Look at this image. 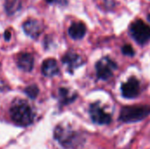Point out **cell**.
<instances>
[{
    "mask_svg": "<svg viewBox=\"0 0 150 149\" xmlns=\"http://www.w3.org/2000/svg\"><path fill=\"white\" fill-rule=\"evenodd\" d=\"M10 113L11 119L18 126H27L33 121V112L25 100H16L11 107Z\"/></svg>",
    "mask_w": 150,
    "mask_h": 149,
    "instance_id": "6da1fadb",
    "label": "cell"
},
{
    "mask_svg": "<svg viewBox=\"0 0 150 149\" xmlns=\"http://www.w3.org/2000/svg\"><path fill=\"white\" fill-rule=\"evenodd\" d=\"M149 115V105H130L120 110L119 119L125 123H134L142 121Z\"/></svg>",
    "mask_w": 150,
    "mask_h": 149,
    "instance_id": "7a4b0ae2",
    "label": "cell"
},
{
    "mask_svg": "<svg viewBox=\"0 0 150 149\" xmlns=\"http://www.w3.org/2000/svg\"><path fill=\"white\" fill-rule=\"evenodd\" d=\"M54 138L65 148H74L78 143V134L69 126L59 125L54 129Z\"/></svg>",
    "mask_w": 150,
    "mask_h": 149,
    "instance_id": "3957f363",
    "label": "cell"
},
{
    "mask_svg": "<svg viewBox=\"0 0 150 149\" xmlns=\"http://www.w3.org/2000/svg\"><path fill=\"white\" fill-rule=\"evenodd\" d=\"M130 33L139 44H145L150 40V26L142 20H136L130 26Z\"/></svg>",
    "mask_w": 150,
    "mask_h": 149,
    "instance_id": "277c9868",
    "label": "cell"
},
{
    "mask_svg": "<svg viewBox=\"0 0 150 149\" xmlns=\"http://www.w3.org/2000/svg\"><path fill=\"white\" fill-rule=\"evenodd\" d=\"M117 68L116 63L109 57H104L99 60L96 64L97 76L99 79L108 80L113 74V71Z\"/></svg>",
    "mask_w": 150,
    "mask_h": 149,
    "instance_id": "5b68a950",
    "label": "cell"
},
{
    "mask_svg": "<svg viewBox=\"0 0 150 149\" xmlns=\"http://www.w3.org/2000/svg\"><path fill=\"white\" fill-rule=\"evenodd\" d=\"M90 115L92 121L98 125H108L112 122V117L98 104H92L90 107Z\"/></svg>",
    "mask_w": 150,
    "mask_h": 149,
    "instance_id": "8992f818",
    "label": "cell"
},
{
    "mask_svg": "<svg viewBox=\"0 0 150 149\" xmlns=\"http://www.w3.org/2000/svg\"><path fill=\"white\" fill-rule=\"evenodd\" d=\"M122 95L126 98H134L140 93V83L135 77L128 79L121 86Z\"/></svg>",
    "mask_w": 150,
    "mask_h": 149,
    "instance_id": "52a82bcc",
    "label": "cell"
},
{
    "mask_svg": "<svg viewBox=\"0 0 150 149\" xmlns=\"http://www.w3.org/2000/svg\"><path fill=\"white\" fill-rule=\"evenodd\" d=\"M25 32L33 39H36L42 32V25L37 19H28L23 25Z\"/></svg>",
    "mask_w": 150,
    "mask_h": 149,
    "instance_id": "ba28073f",
    "label": "cell"
},
{
    "mask_svg": "<svg viewBox=\"0 0 150 149\" xmlns=\"http://www.w3.org/2000/svg\"><path fill=\"white\" fill-rule=\"evenodd\" d=\"M62 62L69 68V70H73L83 64V60L77 54L74 52H69L63 56Z\"/></svg>",
    "mask_w": 150,
    "mask_h": 149,
    "instance_id": "9c48e42d",
    "label": "cell"
},
{
    "mask_svg": "<svg viewBox=\"0 0 150 149\" xmlns=\"http://www.w3.org/2000/svg\"><path fill=\"white\" fill-rule=\"evenodd\" d=\"M34 59L29 53H22L18 57V66L24 71H31L33 68Z\"/></svg>",
    "mask_w": 150,
    "mask_h": 149,
    "instance_id": "30bf717a",
    "label": "cell"
},
{
    "mask_svg": "<svg viewBox=\"0 0 150 149\" xmlns=\"http://www.w3.org/2000/svg\"><path fill=\"white\" fill-rule=\"evenodd\" d=\"M41 71L46 76H54L59 73V68L54 59H47L43 61L41 66Z\"/></svg>",
    "mask_w": 150,
    "mask_h": 149,
    "instance_id": "8fae6325",
    "label": "cell"
},
{
    "mask_svg": "<svg viewBox=\"0 0 150 149\" xmlns=\"http://www.w3.org/2000/svg\"><path fill=\"white\" fill-rule=\"evenodd\" d=\"M86 33V26L83 22H75L69 28V34L74 40L82 39Z\"/></svg>",
    "mask_w": 150,
    "mask_h": 149,
    "instance_id": "7c38bea8",
    "label": "cell"
},
{
    "mask_svg": "<svg viewBox=\"0 0 150 149\" xmlns=\"http://www.w3.org/2000/svg\"><path fill=\"white\" fill-rule=\"evenodd\" d=\"M21 8L20 0H5L4 9L9 15H13Z\"/></svg>",
    "mask_w": 150,
    "mask_h": 149,
    "instance_id": "4fadbf2b",
    "label": "cell"
},
{
    "mask_svg": "<svg viewBox=\"0 0 150 149\" xmlns=\"http://www.w3.org/2000/svg\"><path fill=\"white\" fill-rule=\"evenodd\" d=\"M59 91H60V98H61V101L64 105H67V104L71 103L76 98V95H71L70 92L67 89L62 88V89H60Z\"/></svg>",
    "mask_w": 150,
    "mask_h": 149,
    "instance_id": "5bb4252c",
    "label": "cell"
},
{
    "mask_svg": "<svg viewBox=\"0 0 150 149\" xmlns=\"http://www.w3.org/2000/svg\"><path fill=\"white\" fill-rule=\"evenodd\" d=\"M25 94H26L30 98L34 99V98L38 96V94H39V89H38V87H37L36 85L33 84V85H30V86H28L27 88H25Z\"/></svg>",
    "mask_w": 150,
    "mask_h": 149,
    "instance_id": "9a60e30c",
    "label": "cell"
},
{
    "mask_svg": "<svg viewBox=\"0 0 150 149\" xmlns=\"http://www.w3.org/2000/svg\"><path fill=\"white\" fill-rule=\"evenodd\" d=\"M122 53H123L125 55H128V56H133V55H134V48L132 47V46H130V45H125V46L122 47Z\"/></svg>",
    "mask_w": 150,
    "mask_h": 149,
    "instance_id": "2e32d148",
    "label": "cell"
},
{
    "mask_svg": "<svg viewBox=\"0 0 150 149\" xmlns=\"http://www.w3.org/2000/svg\"><path fill=\"white\" fill-rule=\"evenodd\" d=\"M11 32H10L9 31H6V32H4V39H5L6 40H9L11 39Z\"/></svg>",
    "mask_w": 150,
    "mask_h": 149,
    "instance_id": "e0dca14e",
    "label": "cell"
},
{
    "mask_svg": "<svg viewBox=\"0 0 150 149\" xmlns=\"http://www.w3.org/2000/svg\"><path fill=\"white\" fill-rule=\"evenodd\" d=\"M148 20H149V21L150 22V14H149V15H148Z\"/></svg>",
    "mask_w": 150,
    "mask_h": 149,
    "instance_id": "ac0fdd59",
    "label": "cell"
}]
</instances>
